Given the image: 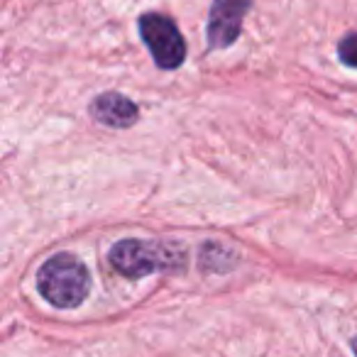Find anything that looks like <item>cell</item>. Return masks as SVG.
<instances>
[{
	"label": "cell",
	"instance_id": "ba28073f",
	"mask_svg": "<svg viewBox=\"0 0 357 357\" xmlns=\"http://www.w3.org/2000/svg\"><path fill=\"white\" fill-rule=\"evenodd\" d=\"M352 350H355V355H357V337L352 340Z\"/></svg>",
	"mask_w": 357,
	"mask_h": 357
},
{
	"label": "cell",
	"instance_id": "8992f818",
	"mask_svg": "<svg viewBox=\"0 0 357 357\" xmlns=\"http://www.w3.org/2000/svg\"><path fill=\"white\" fill-rule=\"evenodd\" d=\"M337 54H340L342 64L357 69V32H350V35L342 37L340 45H337Z\"/></svg>",
	"mask_w": 357,
	"mask_h": 357
},
{
	"label": "cell",
	"instance_id": "5b68a950",
	"mask_svg": "<svg viewBox=\"0 0 357 357\" xmlns=\"http://www.w3.org/2000/svg\"><path fill=\"white\" fill-rule=\"evenodd\" d=\"M91 115L108 128H130L137 120L139 110L123 93H103L91 103Z\"/></svg>",
	"mask_w": 357,
	"mask_h": 357
},
{
	"label": "cell",
	"instance_id": "277c9868",
	"mask_svg": "<svg viewBox=\"0 0 357 357\" xmlns=\"http://www.w3.org/2000/svg\"><path fill=\"white\" fill-rule=\"evenodd\" d=\"M250 6V0H213L208 17V45L213 50H223L238 40Z\"/></svg>",
	"mask_w": 357,
	"mask_h": 357
},
{
	"label": "cell",
	"instance_id": "52a82bcc",
	"mask_svg": "<svg viewBox=\"0 0 357 357\" xmlns=\"http://www.w3.org/2000/svg\"><path fill=\"white\" fill-rule=\"evenodd\" d=\"M220 257H230V252L225 248H220V245H206V250H204V267L223 272L225 267L220 264Z\"/></svg>",
	"mask_w": 357,
	"mask_h": 357
},
{
	"label": "cell",
	"instance_id": "3957f363",
	"mask_svg": "<svg viewBox=\"0 0 357 357\" xmlns=\"http://www.w3.org/2000/svg\"><path fill=\"white\" fill-rule=\"evenodd\" d=\"M139 35L147 50L152 52V59L159 69H176L184 64L186 56V42L178 32V27L169 20L167 15L159 13H144L139 17Z\"/></svg>",
	"mask_w": 357,
	"mask_h": 357
},
{
	"label": "cell",
	"instance_id": "6da1fadb",
	"mask_svg": "<svg viewBox=\"0 0 357 357\" xmlns=\"http://www.w3.org/2000/svg\"><path fill=\"white\" fill-rule=\"evenodd\" d=\"M110 264L123 277L139 279L152 272H181L186 252L178 245L157 240H120L110 250Z\"/></svg>",
	"mask_w": 357,
	"mask_h": 357
},
{
	"label": "cell",
	"instance_id": "7a4b0ae2",
	"mask_svg": "<svg viewBox=\"0 0 357 357\" xmlns=\"http://www.w3.org/2000/svg\"><path fill=\"white\" fill-rule=\"evenodd\" d=\"M37 287L45 301L56 308H76L86 301L91 291V274L79 257L59 252L50 257L40 269Z\"/></svg>",
	"mask_w": 357,
	"mask_h": 357
}]
</instances>
